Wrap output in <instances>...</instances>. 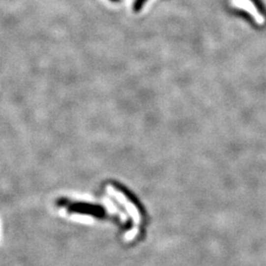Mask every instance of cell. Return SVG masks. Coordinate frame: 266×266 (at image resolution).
I'll return each mask as SVG.
<instances>
[{"mask_svg":"<svg viewBox=\"0 0 266 266\" xmlns=\"http://www.w3.org/2000/svg\"><path fill=\"white\" fill-rule=\"evenodd\" d=\"M113 1H118V0H113Z\"/></svg>","mask_w":266,"mask_h":266,"instance_id":"7a4b0ae2","label":"cell"},{"mask_svg":"<svg viewBox=\"0 0 266 266\" xmlns=\"http://www.w3.org/2000/svg\"><path fill=\"white\" fill-rule=\"evenodd\" d=\"M147 1V0H135V2H134V5H133V9L135 12L139 11L142 6L144 5V3Z\"/></svg>","mask_w":266,"mask_h":266,"instance_id":"6da1fadb","label":"cell"}]
</instances>
